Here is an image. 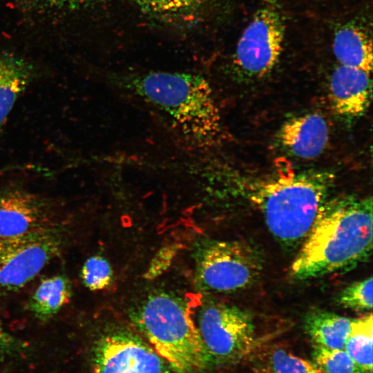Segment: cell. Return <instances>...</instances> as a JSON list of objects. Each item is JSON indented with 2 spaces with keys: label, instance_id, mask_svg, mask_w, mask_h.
Here are the masks:
<instances>
[{
  "label": "cell",
  "instance_id": "obj_1",
  "mask_svg": "<svg viewBox=\"0 0 373 373\" xmlns=\"http://www.w3.org/2000/svg\"><path fill=\"white\" fill-rule=\"evenodd\" d=\"M372 200L346 196L325 201L290 267L295 280L345 272L372 249Z\"/></svg>",
  "mask_w": 373,
  "mask_h": 373
},
{
  "label": "cell",
  "instance_id": "obj_2",
  "mask_svg": "<svg viewBox=\"0 0 373 373\" xmlns=\"http://www.w3.org/2000/svg\"><path fill=\"white\" fill-rule=\"evenodd\" d=\"M120 83L159 111L182 135L210 144L221 131V117L208 82L186 73L155 71L122 77Z\"/></svg>",
  "mask_w": 373,
  "mask_h": 373
},
{
  "label": "cell",
  "instance_id": "obj_3",
  "mask_svg": "<svg viewBox=\"0 0 373 373\" xmlns=\"http://www.w3.org/2000/svg\"><path fill=\"white\" fill-rule=\"evenodd\" d=\"M334 181V175L327 171L280 169L257 185L250 198L274 238L295 246L308 235Z\"/></svg>",
  "mask_w": 373,
  "mask_h": 373
},
{
  "label": "cell",
  "instance_id": "obj_4",
  "mask_svg": "<svg viewBox=\"0 0 373 373\" xmlns=\"http://www.w3.org/2000/svg\"><path fill=\"white\" fill-rule=\"evenodd\" d=\"M148 343L175 373H198L212 364L190 308L168 293L149 296L131 314Z\"/></svg>",
  "mask_w": 373,
  "mask_h": 373
},
{
  "label": "cell",
  "instance_id": "obj_5",
  "mask_svg": "<svg viewBox=\"0 0 373 373\" xmlns=\"http://www.w3.org/2000/svg\"><path fill=\"white\" fill-rule=\"evenodd\" d=\"M195 278L206 291L234 292L257 281L262 260L250 244L240 240H209L195 253Z\"/></svg>",
  "mask_w": 373,
  "mask_h": 373
},
{
  "label": "cell",
  "instance_id": "obj_6",
  "mask_svg": "<svg viewBox=\"0 0 373 373\" xmlns=\"http://www.w3.org/2000/svg\"><path fill=\"white\" fill-rule=\"evenodd\" d=\"M198 328L212 363H232L249 354L256 342L255 325L247 311L210 302L200 309Z\"/></svg>",
  "mask_w": 373,
  "mask_h": 373
},
{
  "label": "cell",
  "instance_id": "obj_7",
  "mask_svg": "<svg viewBox=\"0 0 373 373\" xmlns=\"http://www.w3.org/2000/svg\"><path fill=\"white\" fill-rule=\"evenodd\" d=\"M285 30L282 0H262L237 43V68L254 77L269 73L281 56Z\"/></svg>",
  "mask_w": 373,
  "mask_h": 373
},
{
  "label": "cell",
  "instance_id": "obj_8",
  "mask_svg": "<svg viewBox=\"0 0 373 373\" xmlns=\"http://www.w3.org/2000/svg\"><path fill=\"white\" fill-rule=\"evenodd\" d=\"M61 238L50 227L27 236L0 238V295L33 280L60 253Z\"/></svg>",
  "mask_w": 373,
  "mask_h": 373
},
{
  "label": "cell",
  "instance_id": "obj_9",
  "mask_svg": "<svg viewBox=\"0 0 373 373\" xmlns=\"http://www.w3.org/2000/svg\"><path fill=\"white\" fill-rule=\"evenodd\" d=\"M93 373H170L166 361L144 340L123 328L104 332L92 355Z\"/></svg>",
  "mask_w": 373,
  "mask_h": 373
},
{
  "label": "cell",
  "instance_id": "obj_10",
  "mask_svg": "<svg viewBox=\"0 0 373 373\" xmlns=\"http://www.w3.org/2000/svg\"><path fill=\"white\" fill-rule=\"evenodd\" d=\"M47 207L37 195L17 186L0 189V238L21 237L48 228Z\"/></svg>",
  "mask_w": 373,
  "mask_h": 373
},
{
  "label": "cell",
  "instance_id": "obj_11",
  "mask_svg": "<svg viewBox=\"0 0 373 373\" xmlns=\"http://www.w3.org/2000/svg\"><path fill=\"white\" fill-rule=\"evenodd\" d=\"M370 73L338 65L329 79V100L341 116L356 118L367 111L372 97Z\"/></svg>",
  "mask_w": 373,
  "mask_h": 373
},
{
  "label": "cell",
  "instance_id": "obj_12",
  "mask_svg": "<svg viewBox=\"0 0 373 373\" xmlns=\"http://www.w3.org/2000/svg\"><path fill=\"white\" fill-rule=\"evenodd\" d=\"M278 139L291 155L302 159H314L327 145L328 126L318 113L304 114L285 121L280 128Z\"/></svg>",
  "mask_w": 373,
  "mask_h": 373
},
{
  "label": "cell",
  "instance_id": "obj_13",
  "mask_svg": "<svg viewBox=\"0 0 373 373\" xmlns=\"http://www.w3.org/2000/svg\"><path fill=\"white\" fill-rule=\"evenodd\" d=\"M332 50L340 65L371 73L372 37L362 25L347 22L340 26L334 35Z\"/></svg>",
  "mask_w": 373,
  "mask_h": 373
},
{
  "label": "cell",
  "instance_id": "obj_14",
  "mask_svg": "<svg viewBox=\"0 0 373 373\" xmlns=\"http://www.w3.org/2000/svg\"><path fill=\"white\" fill-rule=\"evenodd\" d=\"M352 319L337 314L313 310L304 318V329L314 345L326 349L344 350Z\"/></svg>",
  "mask_w": 373,
  "mask_h": 373
},
{
  "label": "cell",
  "instance_id": "obj_15",
  "mask_svg": "<svg viewBox=\"0 0 373 373\" xmlns=\"http://www.w3.org/2000/svg\"><path fill=\"white\" fill-rule=\"evenodd\" d=\"M31 76V66L24 60L10 55L0 57V132Z\"/></svg>",
  "mask_w": 373,
  "mask_h": 373
},
{
  "label": "cell",
  "instance_id": "obj_16",
  "mask_svg": "<svg viewBox=\"0 0 373 373\" xmlns=\"http://www.w3.org/2000/svg\"><path fill=\"white\" fill-rule=\"evenodd\" d=\"M72 297V287L68 278L55 275L41 280L32 294L28 307L41 321H47L67 305Z\"/></svg>",
  "mask_w": 373,
  "mask_h": 373
},
{
  "label": "cell",
  "instance_id": "obj_17",
  "mask_svg": "<svg viewBox=\"0 0 373 373\" xmlns=\"http://www.w3.org/2000/svg\"><path fill=\"white\" fill-rule=\"evenodd\" d=\"M372 329L371 314L352 319L350 333L344 348L362 373L372 372Z\"/></svg>",
  "mask_w": 373,
  "mask_h": 373
},
{
  "label": "cell",
  "instance_id": "obj_18",
  "mask_svg": "<svg viewBox=\"0 0 373 373\" xmlns=\"http://www.w3.org/2000/svg\"><path fill=\"white\" fill-rule=\"evenodd\" d=\"M312 357L315 365L323 373H362L345 350L314 345Z\"/></svg>",
  "mask_w": 373,
  "mask_h": 373
},
{
  "label": "cell",
  "instance_id": "obj_19",
  "mask_svg": "<svg viewBox=\"0 0 373 373\" xmlns=\"http://www.w3.org/2000/svg\"><path fill=\"white\" fill-rule=\"evenodd\" d=\"M113 271L108 261L98 255L88 258L81 269V278L84 286L90 291H101L111 283Z\"/></svg>",
  "mask_w": 373,
  "mask_h": 373
},
{
  "label": "cell",
  "instance_id": "obj_20",
  "mask_svg": "<svg viewBox=\"0 0 373 373\" xmlns=\"http://www.w3.org/2000/svg\"><path fill=\"white\" fill-rule=\"evenodd\" d=\"M372 300V277L350 284L338 297V303L344 308L360 312L371 310Z\"/></svg>",
  "mask_w": 373,
  "mask_h": 373
},
{
  "label": "cell",
  "instance_id": "obj_21",
  "mask_svg": "<svg viewBox=\"0 0 373 373\" xmlns=\"http://www.w3.org/2000/svg\"><path fill=\"white\" fill-rule=\"evenodd\" d=\"M146 13L162 16H181L195 11L204 0H133Z\"/></svg>",
  "mask_w": 373,
  "mask_h": 373
},
{
  "label": "cell",
  "instance_id": "obj_22",
  "mask_svg": "<svg viewBox=\"0 0 373 373\" xmlns=\"http://www.w3.org/2000/svg\"><path fill=\"white\" fill-rule=\"evenodd\" d=\"M271 373H323L315 365L283 349H276L269 357Z\"/></svg>",
  "mask_w": 373,
  "mask_h": 373
},
{
  "label": "cell",
  "instance_id": "obj_23",
  "mask_svg": "<svg viewBox=\"0 0 373 373\" xmlns=\"http://www.w3.org/2000/svg\"><path fill=\"white\" fill-rule=\"evenodd\" d=\"M175 254L173 248L165 247L160 250L152 260L147 269L146 277L153 279L161 275L170 265Z\"/></svg>",
  "mask_w": 373,
  "mask_h": 373
},
{
  "label": "cell",
  "instance_id": "obj_24",
  "mask_svg": "<svg viewBox=\"0 0 373 373\" xmlns=\"http://www.w3.org/2000/svg\"><path fill=\"white\" fill-rule=\"evenodd\" d=\"M23 347L21 343L4 328L0 321V359L17 356Z\"/></svg>",
  "mask_w": 373,
  "mask_h": 373
},
{
  "label": "cell",
  "instance_id": "obj_25",
  "mask_svg": "<svg viewBox=\"0 0 373 373\" xmlns=\"http://www.w3.org/2000/svg\"><path fill=\"white\" fill-rule=\"evenodd\" d=\"M43 1L57 5L79 6L96 2L99 0H41Z\"/></svg>",
  "mask_w": 373,
  "mask_h": 373
}]
</instances>
